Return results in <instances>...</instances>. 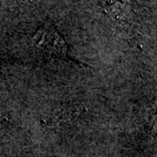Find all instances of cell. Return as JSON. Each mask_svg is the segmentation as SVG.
<instances>
[{
  "instance_id": "cell-1",
  "label": "cell",
  "mask_w": 157,
  "mask_h": 157,
  "mask_svg": "<svg viewBox=\"0 0 157 157\" xmlns=\"http://www.w3.org/2000/svg\"><path fill=\"white\" fill-rule=\"evenodd\" d=\"M33 43L37 48L50 56H67V48L65 41L50 24L45 25L38 31L33 38Z\"/></svg>"
}]
</instances>
